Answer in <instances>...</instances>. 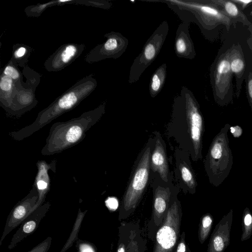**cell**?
<instances>
[{
    "instance_id": "cell-30",
    "label": "cell",
    "mask_w": 252,
    "mask_h": 252,
    "mask_svg": "<svg viewBox=\"0 0 252 252\" xmlns=\"http://www.w3.org/2000/svg\"><path fill=\"white\" fill-rule=\"evenodd\" d=\"M230 132L234 137L238 138L241 136L243 133V130L241 126L236 125L233 126H230Z\"/></svg>"
},
{
    "instance_id": "cell-9",
    "label": "cell",
    "mask_w": 252,
    "mask_h": 252,
    "mask_svg": "<svg viewBox=\"0 0 252 252\" xmlns=\"http://www.w3.org/2000/svg\"><path fill=\"white\" fill-rule=\"evenodd\" d=\"M174 157V175L177 182L176 185L185 193L194 194L197 183L189 153L176 147Z\"/></svg>"
},
{
    "instance_id": "cell-12",
    "label": "cell",
    "mask_w": 252,
    "mask_h": 252,
    "mask_svg": "<svg viewBox=\"0 0 252 252\" xmlns=\"http://www.w3.org/2000/svg\"><path fill=\"white\" fill-rule=\"evenodd\" d=\"M91 83L88 84L87 83H82L63 95L51 109L47 111L48 116L51 114V117H54L74 106L86 94L90 92L92 89L95 88L96 82L92 84Z\"/></svg>"
},
{
    "instance_id": "cell-20",
    "label": "cell",
    "mask_w": 252,
    "mask_h": 252,
    "mask_svg": "<svg viewBox=\"0 0 252 252\" xmlns=\"http://www.w3.org/2000/svg\"><path fill=\"white\" fill-rule=\"evenodd\" d=\"M78 52V48L74 45L69 44L63 47L53 58L54 68L63 67L71 62Z\"/></svg>"
},
{
    "instance_id": "cell-25",
    "label": "cell",
    "mask_w": 252,
    "mask_h": 252,
    "mask_svg": "<svg viewBox=\"0 0 252 252\" xmlns=\"http://www.w3.org/2000/svg\"><path fill=\"white\" fill-rule=\"evenodd\" d=\"M186 234L183 232L173 252H191L185 240Z\"/></svg>"
},
{
    "instance_id": "cell-32",
    "label": "cell",
    "mask_w": 252,
    "mask_h": 252,
    "mask_svg": "<svg viewBox=\"0 0 252 252\" xmlns=\"http://www.w3.org/2000/svg\"><path fill=\"white\" fill-rule=\"evenodd\" d=\"M80 250L81 252H95L94 249L87 244L81 245Z\"/></svg>"
},
{
    "instance_id": "cell-8",
    "label": "cell",
    "mask_w": 252,
    "mask_h": 252,
    "mask_svg": "<svg viewBox=\"0 0 252 252\" xmlns=\"http://www.w3.org/2000/svg\"><path fill=\"white\" fill-rule=\"evenodd\" d=\"M150 185L153 189V201L151 220L149 226L156 232L167 213L173 197L178 194L180 188L173 183L163 181L157 173L151 172Z\"/></svg>"
},
{
    "instance_id": "cell-19",
    "label": "cell",
    "mask_w": 252,
    "mask_h": 252,
    "mask_svg": "<svg viewBox=\"0 0 252 252\" xmlns=\"http://www.w3.org/2000/svg\"><path fill=\"white\" fill-rule=\"evenodd\" d=\"M167 65L164 63L160 65L152 74L149 83L150 96L154 98L161 91L164 86L167 74Z\"/></svg>"
},
{
    "instance_id": "cell-28",
    "label": "cell",
    "mask_w": 252,
    "mask_h": 252,
    "mask_svg": "<svg viewBox=\"0 0 252 252\" xmlns=\"http://www.w3.org/2000/svg\"><path fill=\"white\" fill-rule=\"evenodd\" d=\"M3 73L13 79H18L20 77L19 72L13 66L8 65L5 68Z\"/></svg>"
},
{
    "instance_id": "cell-14",
    "label": "cell",
    "mask_w": 252,
    "mask_h": 252,
    "mask_svg": "<svg viewBox=\"0 0 252 252\" xmlns=\"http://www.w3.org/2000/svg\"><path fill=\"white\" fill-rule=\"evenodd\" d=\"M49 206L47 203L39 206L23 220L11 240L8 246L9 250L13 249L18 243L30 235L37 228L48 211Z\"/></svg>"
},
{
    "instance_id": "cell-16",
    "label": "cell",
    "mask_w": 252,
    "mask_h": 252,
    "mask_svg": "<svg viewBox=\"0 0 252 252\" xmlns=\"http://www.w3.org/2000/svg\"><path fill=\"white\" fill-rule=\"evenodd\" d=\"M36 197L28 198L12 210L6 220L4 230L0 240V246L2 242L12 230L21 224L23 220L28 217L34 210L36 205Z\"/></svg>"
},
{
    "instance_id": "cell-2",
    "label": "cell",
    "mask_w": 252,
    "mask_h": 252,
    "mask_svg": "<svg viewBox=\"0 0 252 252\" xmlns=\"http://www.w3.org/2000/svg\"><path fill=\"white\" fill-rule=\"evenodd\" d=\"M150 2L165 3L182 21L195 23L206 36L207 32L219 25H223L227 31L233 24L232 21L216 5L208 0H162Z\"/></svg>"
},
{
    "instance_id": "cell-24",
    "label": "cell",
    "mask_w": 252,
    "mask_h": 252,
    "mask_svg": "<svg viewBox=\"0 0 252 252\" xmlns=\"http://www.w3.org/2000/svg\"><path fill=\"white\" fill-rule=\"evenodd\" d=\"M246 94L252 113V67L246 72L245 77Z\"/></svg>"
},
{
    "instance_id": "cell-35",
    "label": "cell",
    "mask_w": 252,
    "mask_h": 252,
    "mask_svg": "<svg viewBox=\"0 0 252 252\" xmlns=\"http://www.w3.org/2000/svg\"><path fill=\"white\" fill-rule=\"evenodd\" d=\"M37 187L39 189H43L45 188H46L47 184V183L44 182V181H39L37 182Z\"/></svg>"
},
{
    "instance_id": "cell-13",
    "label": "cell",
    "mask_w": 252,
    "mask_h": 252,
    "mask_svg": "<svg viewBox=\"0 0 252 252\" xmlns=\"http://www.w3.org/2000/svg\"><path fill=\"white\" fill-rule=\"evenodd\" d=\"M106 41L97 47V60L107 58L116 59L126 51L128 45V40L121 33L111 32L105 35Z\"/></svg>"
},
{
    "instance_id": "cell-27",
    "label": "cell",
    "mask_w": 252,
    "mask_h": 252,
    "mask_svg": "<svg viewBox=\"0 0 252 252\" xmlns=\"http://www.w3.org/2000/svg\"><path fill=\"white\" fill-rule=\"evenodd\" d=\"M12 84V78L5 75L1 77L0 82V88L1 91L6 92L11 91Z\"/></svg>"
},
{
    "instance_id": "cell-15",
    "label": "cell",
    "mask_w": 252,
    "mask_h": 252,
    "mask_svg": "<svg viewBox=\"0 0 252 252\" xmlns=\"http://www.w3.org/2000/svg\"><path fill=\"white\" fill-rule=\"evenodd\" d=\"M182 21L176 32L175 52L179 58L193 60L196 56V52L189 32L190 23L187 21Z\"/></svg>"
},
{
    "instance_id": "cell-3",
    "label": "cell",
    "mask_w": 252,
    "mask_h": 252,
    "mask_svg": "<svg viewBox=\"0 0 252 252\" xmlns=\"http://www.w3.org/2000/svg\"><path fill=\"white\" fill-rule=\"evenodd\" d=\"M155 138L150 137L136 158L121 201L119 220L128 218L140 203L150 180V157Z\"/></svg>"
},
{
    "instance_id": "cell-29",
    "label": "cell",
    "mask_w": 252,
    "mask_h": 252,
    "mask_svg": "<svg viewBox=\"0 0 252 252\" xmlns=\"http://www.w3.org/2000/svg\"><path fill=\"white\" fill-rule=\"evenodd\" d=\"M106 204L110 210L114 211L118 208V202L115 198L111 197L106 201Z\"/></svg>"
},
{
    "instance_id": "cell-23",
    "label": "cell",
    "mask_w": 252,
    "mask_h": 252,
    "mask_svg": "<svg viewBox=\"0 0 252 252\" xmlns=\"http://www.w3.org/2000/svg\"><path fill=\"white\" fill-rule=\"evenodd\" d=\"M82 127L77 124H72L67 128L64 133V139L66 144H72L77 142L82 135Z\"/></svg>"
},
{
    "instance_id": "cell-21",
    "label": "cell",
    "mask_w": 252,
    "mask_h": 252,
    "mask_svg": "<svg viewBox=\"0 0 252 252\" xmlns=\"http://www.w3.org/2000/svg\"><path fill=\"white\" fill-rule=\"evenodd\" d=\"M213 222V217L209 213L203 215L201 217L198 232V240L201 244H203L208 238Z\"/></svg>"
},
{
    "instance_id": "cell-22",
    "label": "cell",
    "mask_w": 252,
    "mask_h": 252,
    "mask_svg": "<svg viewBox=\"0 0 252 252\" xmlns=\"http://www.w3.org/2000/svg\"><path fill=\"white\" fill-rule=\"evenodd\" d=\"M242 228L241 241L243 242L249 239L252 235V214L248 207H246L243 211Z\"/></svg>"
},
{
    "instance_id": "cell-10",
    "label": "cell",
    "mask_w": 252,
    "mask_h": 252,
    "mask_svg": "<svg viewBox=\"0 0 252 252\" xmlns=\"http://www.w3.org/2000/svg\"><path fill=\"white\" fill-rule=\"evenodd\" d=\"M155 144L150 157L151 172L157 173L160 178L168 183H173V176L169 170L166 146L160 133L153 132Z\"/></svg>"
},
{
    "instance_id": "cell-7",
    "label": "cell",
    "mask_w": 252,
    "mask_h": 252,
    "mask_svg": "<svg viewBox=\"0 0 252 252\" xmlns=\"http://www.w3.org/2000/svg\"><path fill=\"white\" fill-rule=\"evenodd\" d=\"M169 31L167 21L161 22L145 43L142 51L134 60L129 70L128 82H137L144 71L155 60L164 44Z\"/></svg>"
},
{
    "instance_id": "cell-11",
    "label": "cell",
    "mask_w": 252,
    "mask_h": 252,
    "mask_svg": "<svg viewBox=\"0 0 252 252\" xmlns=\"http://www.w3.org/2000/svg\"><path fill=\"white\" fill-rule=\"evenodd\" d=\"M233 210L223 216L216 225L208 245L207 252H224L230 244Z\"/></svg>"
},
{
    "instance_id": "cell-6",
    "label": "cell",
    "mask_w": 252,
    "mask_h": 252,
    "mask_svg": "<svg viewBox=\"0 0 252 252\" xmlns=\"http://www.w3.org/2000/svg\"><path fill=\"white\" fill-rule=\"evenodd\" d=\"M177 195L173 197L165 218L156 233L153 252H173L180 239L183 213Z\"/></svg>"
},
{
    "instance_id": "cell-33",
    "label": "cell",
    "mask_w": 252,
    "mask_h": 252,
    "mask_svg": "<svg viewBox=\"0 0 252 252\" xmlns=\"http://www.w3.org/2000/svg\"><path fill=\"white\" fill-rule=\"evenodd\" d=\"M248 29L250 32V36L247 39V44L252 52V24L248 26Z\"/></svg>"
},
{
    "instance_id": "cell-18",
    "label": "cell",
    "mask_w": 252,
    "mask_h": 252,
    "mask_svg": "<svg viewBox=\"0 0 252 252\" xmlns=\"http://www.w3.org/2000/svg\"><path fill=\"white\" fill-rule=\"evenodd\" d=\"M208 0L210 3L218 6L225 15L232 21L234 24L240 22L247 26L252 24L241 8L232 0Z\"/></svg>"
},
{
    "instance_id": "cell-1",
    "label": "cell",
    "mask_w": 252,
    "mask_h": 252,
    "mask_svg": "<svg viewBox=\"0 0 252 252\" xmlns=\"http://www.w3.org/2000/svg\"><path fill=\"white\" fill-rule=\"evenodd\" d=\"M204 130L199 104L192 92L183 86L173 99L167 135L174 140L177 147L189 153L191 159L197 161L202 158Z\"/></svg>"
},
{
    "instance_id": "cell-17",
    "label": "cell",
    "mask_w": 252,
    "mask_h": 252,
    "mask_svg": "<svg viewBox=\"0 0 252 252\" xmlns=\"http://www.w3.org/2000/svg\"><path fill=\"white\" fill-rule=\"evenodd\" d=\"M229 51L230 67L236 80L235 95L239 98L246 77V60L242 47L239 43L232 44Z\"/></svg>"
},
{
    "instance_id": "cell-31",
    "label": "cell",
    "mask_w": 252,
    "mask_h": 252,
    "mask_svg": "<svg viewBox=\"0 0 252 252\" xmlns=\"http://www.w3.org/2000/svg\"><path fill=\"white\" fill-rule=\"evenodd\" d=\"M243 11L246 7L252 4V0H232Z\"/></svg>"
},
{
    "instance_id": "cell-26",
    "label": "cell",
    "mask_w": 252,
    "mask_h": 252,
    "mask_svg": "<svg viewBox=\"0 0 252 252\" xmlns=\"http://www.w3.org/2000/svg\"><path fill=\"white\" fill-rule=\"evenodd\" d=\"M51 242V237H48L28 252H47L50 248Z\"/></svg>"
},
{
    "instance_id": "cell-34",
    "label": "cell",
    "mask_w": 252,
    "mask_h": 252,
    "mask_svg": "<svg viewBox=\"0 0 252 252\" xmlns=\"http://www.w3.org/2000/svg\"><path fill=\"white\" fill-rule=\"evenodd\" d=\"M26 51V48L21 47L19 48L15 52V55L16 57L20 58L24 55Z\"/></svg>"
},
{
    "instance_id": "cell-5",
    "label": "cell",
    "mask_w": 252,
    "mask_h": 252,
    "mask_svg": "<svg viewBox=\"0 0 252 252\" xmlns=\"http://www.w3.org/2000/svg\"><path fill=\"white\" fill-rule=\"evenodd\" d=\"M229 63V48L220 52L210 69V82L215 101L220 106L233 102V89Z\"/></svg>"
},
{
    "instance_id": "cell-4",
    "label": "cell",
    "mask_w": 252,
    "mask_h": 252,
    "mask_svg": "<svg viewBox=\"0 0 252 252\" xmlns=\"http://www.w3.org/2000/svg\"><path fill=\"white\" fill-rule=\"evenodd\" d=\"M230 125L226 124L213 138L204 160L209 183L218 187L228 177L233 160L227 133Z\"/></svg>"
}]
</instances>
